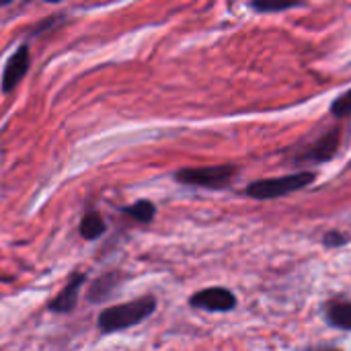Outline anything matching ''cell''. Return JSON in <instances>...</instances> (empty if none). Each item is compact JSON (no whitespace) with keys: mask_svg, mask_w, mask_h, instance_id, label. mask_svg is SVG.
Instances as JSON below:
<instances>
[{"mask_svg":"<svg viewBox=\"0 0 351 351\" xmlns=\"http://www.w3.org/2000/svg\"><path fill=\"white\" fill-rule=\"evenodd\" d=\"M339 142H341V130L335 128L331 130L329 134H325L321 140H317L313 146H308L306 152H302V160H315V162H323V160H329L337 148H339Z\"/></svg>","mask_w":351,"mask_h":351,"instance_id":"obj_6","label":"cell"},{"mask_svg":"<svg viewBox=\"0 0 351 351\" xmlns=\"http://www.w3.org/2000/svg\"><path fill=\"white\" fill-rule=\"evenodd\" d=\"M351 113V90L348 93H343L339 99H335L333 101V105H331V115H335V117H348Z\"/></svg>","mask_w":351,"mask_h":351,"instance_id":"obj_12","label":"cell"},{"mask_svg":"<svg viewBox=\"0 0 351 351\" xmlns=\"http://www.w3.org/2000/svg\"><path fill=\"white\" fill-rule=\"evenodd\" d=\"M329 351H335V350H329Z\"/></svg>","mask_w":351,"mask_h":351,"instance_id":"obj_15","label":"cell"},{"mask_svg":"<svg viewBox=\"0 0 351 351\" xmlns=\"http://www.w3.org/2000/svg\"><path fill=\"white\" fill-rule=\"evenodd\" d=\"M234 175H237V167L218 165V167H202V169H181L175 173V179L183 185L222 189V187L230 185Z\"/></svg>","mask_w":351,"mask_h":351,"instance_id":"obj_3","label":"cell"},{"mask_svg":"<svg viewBox=\"0 0 351 351\" xmlns=\"http://www.w3.org/2000/svg\"><path fill=\"white\" fill-rule=\"evenodd\" d=\"M191 306L214 313H226L237 306V298L226 288H208L191 296Z\"/></svg>","mask_w":351,"mask_h":351,"instance_id":"obj_4","label":"cell"},{"mask_svg":"<svg viewBox=\"0 0 351 351\" xmlns=\"http://www.w3.org/2000/svg\"><path fill=\"white\" fill-rule=\"evenodd\" d=\"M346 239L337 232V230H333V232H329L327 237H325V243L329 245V247H337V245H341Z\"/></svg>","mask_w":351,"mask_h":351,"instance_id":"obj_14","label":"cell"},{"mask_svg":"<svg viewBox=\"0 0 351 351\" xmlns=\"http://www.w3.org/2000/svg\"><path fill=\"white\" fill-rule=\"evenodd\" d=\"M115 286H117V276L115 274H107V276L99 278L88 290V300L90 302H101V300L109 298V294L115 290Z\"/></svg>","mask_w":351,"mask_h":351,"instance_id":"obj_9","label":"cell"},{"mask_svg":"<svg viewBox=\"0 0 351 351\" xmlns=\"http://www.w3.org/2000/svg\"><path fill=\"white\" fill-rule=\"evenodd\" d=\"M29 60H31V53H29L27 45L19 47L10 56V60L6 62L4 72H2V90L4 93H10L12 88H16V84L23 80V76L29 70Z\"/></svg>","mask_w":351,"mask_h":351,"instance_id":"obj_5","label":"cell"},{"mask_svg":"<svg viewBox=\"0 0 351 351\" xmlns=\"http://www.w3.org/2000/svg\"><path fill=\"white\" fill-rule=\"evenodd\" d=\"M313 181H315V173H294V175H286L278 179H263V181L251 183L247 187V195L255 199H276L286 193L298 191L311 185Z\"/></svg>","mask_w":351,"mask_h":351,"instance_id":"obj_2","label":"cell"},{"mask_svg":"<svg viewBox=\"0 0 351 351\" xmlns=\"http://www.w3.org/2000/svg\"><path fill=\"white\" fill-rule=\"evenodd\" d=\"M84 274H76V276H72V280L66 284V288L60 292V296L49 304V308L53 311V313H70L74 306H76V300H78V290H80V286L84 284Z\"/></svg>","mask_w":351,"mask_h":351,"instance_id":"obj_7","label":"cell"},{"mask_svg":"<svg viewBox=\"0 0 351 351\" xmlns=\"http://www.w3.org/2000/svg\"><path fill=\"white\" fill-rule=\"evenodd\" d=\"M123 212H125L128 216H132L134 220H138V222H150V220L154 218V214H156V208H154L152 202L142 199V202H136L134 206L123 208Z\"/></svg>","mask_w":351,"mask_h":351,"instance_id":"obj_11","label":"cell"},{"mask_svg":"<svg viewBox=\"0 0 351 351\" xmlns=\"http://www.w3.org/2000/svg\"><path fill=\"white\" fill-rule=\"evenodd\" d=\"M154 308H156L154 296H142L138 300L117 304V306L103 311L99 321H97V327L103 335L117 333V331L130 329L134 325H140L142 321H146L154 313Z\"/></svg>","mask_w":351,"mask_h":351,"instance_id":"obj_1","label":"cell"},{"mask_svg":"<svg viewBox=\"0 0 351 351\" xmlns=\"http://www.w3.org/2000/svg\"><path fill=\"white\" fill-rule=\"evenodd\" d=\"M103 232H105V220L101 218V214L90 212V214H86V216L82 218V222H80V234H82V239L95 241V239H99Z\"/></svg>","mask_w":351,"mask_h":351,"instance_id":"obj_10","label":"cell"},{"mask_svg":"<svg viewBox=\"0 0 351 351\" xmlns=\"http://www.w3.org/2000/svg\"><path fill=\"white\" fill-rule=\"evenodd\" d=\"M257 10L261 12H276V10H288V8H294V6H300V2H255L253 4Z\"/></svg>","mask_w":351,"mask_h":351,"instance_id":"obj_13","label":"cell"},{"mask_svg":"<svg viewBox=\"0 0 351 351\" xmlns=\"http://www.w3.org/2000/svg\"><path fill=\"white\" fill-rule=\"evenodd\" d=\"M327 321L337 329H351V302H331L327 306Z\"/></svg>","mask_w":351,"mask_h":351,"instance_id":"obj_8","label":"cell"}]
</instances>
